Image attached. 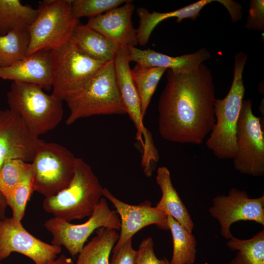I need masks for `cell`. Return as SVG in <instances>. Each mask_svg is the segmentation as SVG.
<instances>
[{
    "instance_id": "6da1fadb",
    "label": "cell",
    "mask_w": 264,
    "mask_h": 264,
    "mask_svg": "<svg viewBox=\"0 0 264 264\" xmlns=\"http://www.w3.org/2000/svg\"><path fill=\"white\" fill-rule=\"evenodd\" d=\"M167 70L158 105L160 135L174 143L199 145L216 122L212 73L203 63L189 72Z\"/></svg>"
},
{
    "instance_id": "7a4b0ae2",
    "label": "cell",
    "mask_w": 264,
    "mask_h": 264,
    "mask_svg": "<svg viewBox=\"0 0 264 264\" xmlns=\"http://www.w3.org/2000/svg\"><path fill=\"white\" fill-rule=\"evenodd\" d=\"M103 191L90 165L76 157L74 174L69 185L56 195L45 198L43 208L54 217L67 222L89 217L98 205Z\"/></svg>"
},
{
    "instance_id": "3957f363",
    "label": "cell",
    "mask_w": 264,
    "mask_h": 264,
    "mask_svg": "<svg viewBox=\"0 0 264 264\" xmlns=\"http://www.w3.org/2000/svg\"><path fill=\"white\" fill-rule=\"evenodd\" d=\"M247 55L235 56L233 79L226 96L214 103L216 122L206 141L207 148L219 159H233L236 153L237 128L244 95L242 73Z\"/></svg>"
},
{
    "instance_id": "277c9868",
    "label": "cell",
    "mask_w": 264,
    "mask_h": 264,
    "mask_svg": "<svg viewBox=\"0 0 264 264\" xmlns=\"http://www.w3.org/2000/svg\"><path fill=\"white\" fill-rule=\"evenodd\" d=\"M65 101L70 110L67 125L93 115L126 113L115 76L113 61L105 64L80 90Z\"/></svg>"
},
{
    "instance_id": "5b68a950",
    "label": "cell",
    "mask_w": 264,
    "mask_h": 264,
    "mask_svg": "<svg viewBox=\"0 0 264 264\" xmlns=\"http://www.w3.org/2000/svg\"><path fill=\"white\" fill-rule=\"evenodd\" d=\"M7 97L9 109L36 136L53 130L63 119V100L36 85L12 82Z\"/></svg>"
},
{
    "instance_id": "8992f818",
    "label": "cell",
    "mask_w": 264,
    "mask_h": 264,
    "mask_svg": "<svg viewBox=\"0 0 264 264\" xmlns=\"http://www.w3.org/2000/svg\"><path fill=\"white\" fill-rule=\"evenodd\" d=\"M71 0H45L28 27L30 42L26 56L41 50L51 51L68 43L79 20L72 12Z\"/></svg>"
},
{
    "instance_id": "52a82bcc",
    "label": "cell",
    "mask_w": 264,
    "mask_h": 264,
    "mask_svg": "<svg viewBox=\"0 0 264 264\" xmlns=\"http://www.w3.org/2000/svg\"><path fill=\"white\" fill-rule=\"evenodd\" d=\"M52 94L61 100L80 90L105 64L80 52L69 41L50 51Z\"/></svg>"
},
{
    "instance_id": "ba28073f",
    "label": "cell",
    "mask_w": 264,
    "mask_h": 264,
    "mask_svg": "<svg viewBox=\"0 0 264 264\" xmlns=\"http://www.w3.org/2000/svg\"><path fill=\"white\" fill-rule=\"evenodd\" d=\"M75 158L68 149L60 144L41 142L31 162L33 191L48 198L66 188L74 176Z\"/></svg>"
},
{
    "instance_id": "9c48e42d",
    "label": "cell",
    "mask_w": 264,
    "mask_h": 264,
    "mask_svg": "<svg viewBox=\"0 0 264 264\" xmlns=\"http://www.w3.org/2000/svg\"><path fill=\"white\" fill-rule=\"evenodd\" d=\"M236 153L233 163L240 173L264 175V132L261 119L252 111L250 99L242 103L236 133Z\"/></svg>"
},
{
    "instance_id": "30bf717a",
    "label": "cell",
    "mask_w": 264,
    "mask_h": 264,
    "mask_svg": "<svg viewBox=\"0 0 264 264\" xmlns=\"http://www.w3.org/2000/svg\"><path fill=\"white\" fill-rule=\"evenodd\" d=\"M120 220L115 211L111 210L106 199L102 197L88 220L75 224L55 217L44 223V228L52 235L51 244L63 246L72 257L77 255L90 235L100 227L120 229Z\"/></svg>"
},
{
    "instance_id": "8fae6325",
    "label": "cell",
    "mask_w": 264,
    "mask_h": 264,
    "mask_svg": "<svg viewBox=\"0 0 264 264\" xmlns=\"http://www.w3.org/2000/svg\"><path fill=\"white\" fill-rule=\"evenodd\" d=\"M62 251L61 246L49 244L34 237L12 217L0 220V261L12 252L30 258L35 264H48Z\"/></svg>"
},
{
    "instance_id": "7c38bea8",
    "label": "cell",
    "mask_w": 264,
    "mask_h": 264,
    "mask_svg": "<svg viewBox=\"0 0 264 264\" xmlns=\"http://www.w3.org/2000/svg\"><path fill=\"white\" fill-rule=\"evenodd\" d=\"M209 212L219 222L221 235L228 240L233 236L231 226L238 221H253L264 226V195L249 198L244 191L232 188L227 196L213 198Z\"/></svg>"
},
{
    "instance_id": "4fadbf2b",
    "label": "cell",
    "mask_w": 264,
    "mask_h": 264,
    "mask_svg": "<svg viewBox=\"0 0 264 264\" xmlns=\"http://www.w3.org/2000/svg\"><path fill=\"white\" fill-rule=\"evenodd\" d=\"M42 142L31 133L18 115L9 109L0 110V169L9 159L31 163ZM4 202L0 192V206Z\"/></svg>"
},
{
    "instance_id": "5bb4252c",
    "label": "cell",
    "mask_w": 264,
    "mask_h": 264,
    "mask_svg": "<svg viewBox=\"0 0 264 264\" xmlns=\"http://www.w3.org/2000/svg\"><path fill=\"white\" fill-rule=\"evenodd\" d=\"M103 196L113 204L120 217V234L112 250L119 248L142 228L154 224L160 229L167 230V215L161 209L153 207L148 200L137 205L124 202L114 197L106 188H103Z\"/></svg>"
},
{
    "instance_id": "9a60e30c",
    "label": "cell",
    "mask_w": 264,
    "mask_h": 264,
    "mask_svg": "<svg viewBox=\"0 0 264 264\" xmlns=\"http://www.w3.org/2000/svg\"><path fill=\"white\" fill-rule=\"evenodd\" d=\"M128 47H121L114 60L115 76L126 113L136 130V139L141 146H147L153 142L151 132L145 127L141 102L132 79Z\"/></svg>"
},
{
    "instance_id": "2e32d148",
    "label": "cell",
    "mask_w": 264,
    "mask_h": 264,
    "mask_svg": "<svg viewBox=\"0 0 264 264\" xmlns=\"http://www.w3.org/2000/svg\"><path fill=\"white\" fill-rule=\"evenodd\" d=\"M135 6L132 0L94 18L86 24L100 33L120 47H136L138 44L136 29L132 17Z\"/></svg>"
},
{
    "instance_id": "e0dca14e",
    "label": "cell",
    "mask_w": 264,
    "mask_h": 264,
    "mask_svg": "<svg viewBox=\"0 0 264 264\" xmlns=\"http://www.w3.org/2000/svg\"><path fill=\"white\" fill-rule=\"evenodd\" d=\"M50 51L41 50L5 67H0V78L35 84L43 89L52 88Z\"/></svg>"
},
{
    "instance_id": "ac0fdd59",
    "label": "cell",
    "mask_w": 264,
    "mask_h": 264,
    "mask_svg": "<svg viewBox=\"0 0 264 264\" xmlns=\"http://www.w3.org/2000/svg\"><path fill=\"white\" fill-rule=\"evenodd\" d=\"M130 61L150 67H164L177 72H189L198 67L211 58V54L205 48L192 53L173 57L151 49H140L128 46Z\"/></svg>"
},
{
    "instance_id": "d6986e66",
    "label": "cell",
    "mask_w": 264,
    "mask_h": 264,
    "mask_svg": "<svg viewBox=\"0 0 264 264\" xmlns=\"http://www.w3.org/2000/svg\"><path fill=\"white\" fill-rule=\"evenodd\" d=\"M70 41L80 52L103 64L113 61L120 48L86 24L79 23Z\"/></svg>"
},
{
    "instance_id": "ffe728a7",
    "label": "cell",
    "mask_w": 264,
    "mask_h": 264,
    "mask_svg": "<svg viewBox=\"0 0 264 264\" xmlns=\"http://www.w3.org/2000/svg\"><path fill=\"white\" fill-rule=\"evenodd\" d=\"M213 1L200 0L179 9L164 13L155 11L151 13L145 8H138L136 12L139 18V25L136 33L138 44L145 45L154 28L162 21L172 18H176L177 22L185 19L195 20L199 16L201 10Z\"/></svg>"
},
{
    "instance_id": "44dd1931",
    "label": "cell",
    "mask_w": 264,
    "mask_h": 264,
    "mask_svg": "<svg viewBox=\"0 0 264 264\" xmlns=\"http://www.w3.org/2000/svg\"><path fill=\"white\" fill-rule=\"evenodd\" d=\"M156 181L162 193L161 199L156 207L192 232L194 223L191 216L174 188L170 172L166 167L161 166L157 169Z\"/></svg>"
},
{
    "instance_id": "7402d4cb",
    "label": "cell",
    "mask_w": 264,
    "mask_h": 264,
    "mask_svg": "<svg viewBox=\"0 0 264 264\" xmlns=\"http://www.w3.org/2000/svg\"><path fill=\"white\" fill-rule=\"evenodd\" d=\"M96 235L85 244L74 264H110V255L119 234L116 230L100 227Z\"/></svg>"
},
{
    "instance_id": "603a6c76",
    "label": "cell",
    "mask_w": 264,
    "mask_h": 264,
    "mask_svg": "<svg viewBox=\"0 0 264 264\" xmlns=\"http://www.w3.org/2000/svg\"><path fill=\"white\" fill-rule=\"evenodd\" d=\"M167 224L173 242V255L169 264H193L196 259L197 241L192 232L169 215H167Z\"/></svg>"
},
{
    "instance_id": "cb8c5ba5",
    "label": "cell",
    "mask_w": 264,
    "mask_h": 264,
    "mask_svg": "<svg viewBox=\"0 0 264 264\" xmlns=\"http://www.w3.org/2000/svg\"><path fill=\"white\" fill-rule=\"evenodd\" d=\"M37 9L19 0H0V36L19 27H27L35 19Z\"/></svg>"
},
{
    "instance_id": "d4e9b609",
    "label": "cell",
    "mask_w": 264,
    "mask_h": 264,
    "mask_svg": "<svg viewBox=\"0 0 264 264\" xmlns=\"http://www.w3.org/2000/svg\"><path fill=\"white\" fill-rule=\"evenodd\" d=\"M29 42L27 27H17L0 36V67L9 66L26 57Z\"/></svg>"
},
{
    "instance_id": "484cf974",
    "label": "cell",
    "mask_w": 264,
    "mask_h": 264,
    "mask_svg": "<svg viewBox=\"0 0 264 264\" xmlns=\"http://www.w3.org/2000/svg\"><path fill=\"white\" fill-rule=\"evenodd\" d=\"M227 245L231 250L237 251L229 264H264V229L246 240L232 236Z\"/></svg>"
},
{
    "instance_id": "4316f807",
    "label": "cell",
    "mask_w": 264,
    "mask_h": 264,
    "mask_svg": "<svg viewBox=\"0 0 264 264\" xmlns=\"http://www.w3.org/2000/svg\"><path fill=\"white\" fill-rule=\"evenodd\" d=\"M167 69L136 64L131 69L133 81L138 94L144 116L151 98L162 76Z\"/></svg>"
},
{
    "instance_id": "83f0119b",
    "label": "cell",
    "mask_w": 264,
    "mask_h": 264,
    "mask_svg": "<svg viewBox=\"0 0 264 264\" xmlns=\"http://www.w3.org/2000/svg\"><path fill=\"white\" fill-rule=\"evenodd\" d=\"M20 159H9L0 169V192L5 199L9 197L31 166Z\"/></svg>"
},
{
    "instance_id": "f1b7e54d",
    "label": "cell",
    "mask_w": 264,
    "mask_h": 264,
    "mask_svg": "<svg viewBox=\"0 0 264 264\" xmlns=\"http://www.w3.org/2000/svg\"><path fill=\"white\" fill-rule=\"evenodd\" d=\"M33 176L34 170L32 164L13 193L6 199L7 206L12 210V217L17 221H22L24 216L27 203L34 192Z\"/></svg>"
},
{
    "instance_id": "f546056e",
    "label": "cell",
    "mask_w": 264,
    "mask_h": 264,
    "mask_svg": "<svg viewBox=\"0 0 264 264\" xmlns=\"http://www.w3.org/2000/svg\"><path fill=\"white\" fill-rule=\"evenodd\" d=\"M125 0H71V10L77 19L86 17L91 19L117 7Z\"/></svg>"
},
{
    "instance_id": "4dcf8cb0",
    "label": "cell",
    "mask_w": 264,
    "mask_h": 264,
    "mask_svg": "<svg viewBox=\"0 0 264 264\" xmlns=\"http://www.w3.org/2000/svg\"><path fill=\"white\" fill-rule=\"evenodd\" d=\"M135 264H169V262L165 258H157L154 252L153 239L148 237L142 241L136 250Z\"/></svg>"
},
{
    "instance_id": "1f68e13d",
    "label": "cell",
    "mask_w": 264,
    "mask_h": 264,
    "mask_svg": "<svg viewBox=\"0 0 264 264\" xmlns=\"http://www.w3.org/2000/svg\"><path fill=\"white\" fill-rule=\"evenodd\" d=\"M245 27L249 30L264 31V0H251L250 1L248 16L245 24Z\"/></svg>"
},
{
    "instance_id": "d6a6232c",
    "label": "cell",
    "mask_w": 264,
    "mask_h": 264,
    "mask_svg": "<svg viewBox=\"0 0 264 264\" xmlns=\"http://www.w3.org/2000/svg\"><path fill=\"white\" fill-rule=\"evenodd\" d=\"M112 253L110 264H135L136 250L132 247V238Z\"/></svg>"
},
{
    "instance_id": "836d02e7",
    "label": "cell",
    "mask_w": 264,
    "mask_h": 264,
    "mask_svg": "<svg viewBox=\"0 0 264 264\" xmlns=\"http://www.w3.org/2000/svg\"><path fill=\"white\" fill-rule=\"evenodd\" d=\"M48 264H74V263L70 258L62 254Z\"/></svg>"
},
{
    "instance_id": "e575fe53",
    "label": "cell",
    "mask_w": 264,
    "mask_h": 264,
    "mask_svg": "<svg viewBox=\"0 0 264 264\" xmlns=\"http://www.w3.org/2000/svg\"><path fill=\"white\" fill-rule=\"evenodd\" d=\"M0 264H2L0 263Z\"/></svg>"
}]
</instances>
